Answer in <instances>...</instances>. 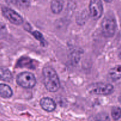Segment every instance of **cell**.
Returning a JSON list of instances; mask_svg holds the SVG:
<instances>
[{
    "instance_id": "1",
    "label": "cell",
    "mask_w": 121,
    "mask_h": 121,
    "mask_svg": "<svg viewBox=\"0 0 121 121\" xmlns=\"http://www.w3.org/2000/svg\"><path fill=\"white\" fill-rule=\"evenodd\" d=\"M43 77L45 87L50 92H56L60 88V81L53 68L45 67L43 69Z\"/></svg>"
},
{
    "instance_id": "2",
    "label": "cell",
    "mask_w": 121,
    "mask_h": 121,
    "mask_svg": "<svg viewBox=\"0 0 121 121\" xmlns=\"http://www.w3.org/2000/svg\"><path fill=\"white\" fill-rule=\"evenodd\" d=\"M90 93L99 95H108L113 91V86L110 84L97 82L91 84L87 88Z\"/></svg>"
},
{
    "instance_id": "3",
    "label": "cell",
    "mask_w": 121,
    "mask_h": 121,
    "mask_svg": "<svg viewBox=\"0 0 121 121\" xmlns=\"http://www.w3.org/2000/svg\"><path fill=\"white\" fill-rule=\"evenodd\" d=\"M102 32L106 38L113 36L116 32V23L115 18L112 16H106L102 22Z\"/></svg>"
},
{
    "instance_id": "4",
    "label": "cell",
    "mask_w": 121,
    "mask_h": 121,
    "mask_svg": "<svg viewBox=\"0 0 121 121\" xmlns=\"http://www.w3.org/2000/svg\"><path fill=\"white\" fill-rule=\"evenodd\" d=\"M17 82L21 87L25 88H33L36 83V80L33 74L29 72H23L18 75Z\"/></svg>"
},
{
    "instance_id": "5",
    "label": "cell",
    "mask_w": 121,
    "mask_h": 121,
    "mask_svg": "<svg viewBox=\"0 0 121 121\" xmlns=\"http://www.w3.org/2000/svg\"><path fill=\"white\" fill-rule=\"evenodd\" d=\"M90 14L93 19L97 20L100 18L103 8L101 0H90L89 5Z\"/></svg>"
},
{
    "instance_id": "6",
    "label": "cell",
    "mask_w": 121,
    "mask_h": 121,
    "mask_svg": "<svg viewBox=\"0 0 121 121\" xmlns=\"http://www.w3.org/2000/svg\"><path fill=\"white\" fill-rule=\"evenodd\" d=\"M2 12L3 16L13 24L20 25L23 23V19L22 16L12 9L4 7L2 9Z\"/></svg>"
},
{
    "instance_id": "7",
    "label": "cell",
    "mask_w": 121,
    "mask_h": 121,
    "mask_svg": "<svg viewBox=\"0 0 121 121\" xmlns=\"http://www.w3.org/2000/svg\"><path fill=\"white\" fill-rule=\"evenodd\" d=\"M40 104L43 110L49 112L53 111L56 108L55 103L49 97H44L40 101Z\"/></svg>"
},
{
    "instance_id": "8",
    "label": "cell",
    "mask_w": 121,
    "mask_h": 121,
    "mask_svg": "<svg viewBox=\"0 0 121 121\" xmlns=\"http://www.w3.org/2000/svg\"><path fill=\"white\" fill-rule=\"evenodd\" d=\"M17 67H26V68L35 69V65L33 64V60L28 57H22L17 62Z\"/></svg>"
},
{
    "instance_id": "9",
    "label": "cell",
    "mask_w": 121,
    "mask_h": 121,
    "mask_svg": "<svg viewBox=\"0 0 121 121\" xmlns=\"http://www.w3.org/2000/svg\"><path fill=\"white\" fill-rule=\"evenodd\" d=\"M13 90L11 87L5 84H0V96L8 99L13 96Z\"/></svg>"
},
{
    "instance_id": "10",
    "label": "cell",
    "mask_w": 121,
    "mask_h": 121,
    "mask_svg": "<svg viewBox=\"0 0 121 121\" xmlns=\"http://www.w3.org/2000/svg\"><path fill=\"white\" fill-rule=\"evenodd\" d=\"M109 77L112 81H116L121 78V65H117L110 69Z\"/></svg>"
},
{
    "instance_id": "11",
    "label": "cell",
    "mask_w": 121,
    "mask_h": 121,
    "mask_svg": "<svg viewBox=\"0 0 121 121\" xmlns=\"http://www.w3.org/2000/svg\"><path fill=\"white\" fill-rule=\"evenodd\" d=\"M13 78V75L11 71L4 67H0V80L9 82Z\"/></svg>"
},
{
    "instance_id": "12",
    "label": "cell",
    "mask_w": 121,
    "mask_h": 121,
    "mask_svg": "<svg viewBox=\"0 0 121 121\" xmlns=\"http://www.w3.org/2000/svg\"><path fill=\"white\" fill-rule=\"evenodd\" d=\"M51 10L55 14H59L62 11L63 4L59 0H53L51 4Z\"/></svg>"
},
{
    "instance_id": "13",
    "label": "cell",
    "mask_w": 121,
    "mask_h": 121,
    "mask_svg": "<svg viewBox=\"0 0 121 121\" xmlns=\"http://www.w3.org/2000/svg\"><path fill=\"white\" fill-rule=\"evenodd\" d=\"M112 116L114 120H118L121 117V109L119 107H114L112 110Z\"/></svg>"
},
{
    "instance_id": "14",
    "label": "cell",
    "mask_w": 121,
    "mask_h": 121,
    "mask_svg": "<svg viewBox=\"0 0 121 121\" xmlns=\"http://www.w3.org/2000/svg\"><path fill=\"white\" fill-rule=\"evenodd\" d=\"M94 121H110V119L106 113H100L95 116Z\"/></svg>"
},
{
    "instance_id": "15",
    "label": "cell",
    "mask_w": 121,
    "mask_h": 121,
    "mask_svg": "<svg viewBox=\"0 0 121 121\" xmlns=\"http://www.w3.org/2000/svg\"><path fill=\"white\" fill-rule=\"evenodd\" d=\"M32 35H33V36L36 38V39H38L39 41H40L41 45H42L43 46H45L46 45V41H45V39L43 37V35L38 31H35V32H32Z\"/></svg>"
},
{
    "instance_id": "16",
    "label": "cell",
    "mask_w": 121,
    "mask_h": 121,
    "mask_svg": "<svg viewBox=\"0 0 121 121\" xmlns=\"http://www.w3.org/2000/svg\"><path fill=\"white\" fill-rule=\"evenodd\" d=\"M16 2L21 9H27L30 5V0H16Z\"/></svg>"
},
{
    "instance_id": "17",
    "label": "cell",
    "mask_w": 121,
    "mask_h": 121,
    "mask_svg": "<svg viewBox=\"0 0 121 121\" xmlns=\"http://www.w3.org/2000/svg\"><path fill=\"white\" fill-rule=\"evenodd\" d=\"M7 29L5 24L0 22V39H3L5 38L7 35Z\"/></svg>"
},
{
    "instance_id": "18",
    "label": "cell",
    "mask_w": 121,
    "mask_h": 121,
    "mask_svg": "<svg viewBox=\"0 0 121 121\" xmlns=\"http://www.w3.org/2000/svg\"><path fill=\"white\" fill-rule=\"evenodd\" d=\"M118 56L121 59V48L119 49V50L118 51Z\"/></svg>"
},
{
    "instance_id": "19",
    "label": "cell",
    "mask_w": 121,
    "mask_h": 121,
    "mask_svg": "<svg viewBox=\"0 0 121 121\" xmlns=\"http://www.w3.org/2000/svg\"><path fill=\"white\" fill-rule=\"evenodd\" d=\"M106 2H107V3H110V2H112V0H104Z\"/></svg>"
},
{
    "instance_id": "20",
    "label": "cell",
    "mask_w": 121,
    "mask_h": 121,
    "mask_svg": "<svg viewBox=\"0 0 121 121\" xmlns=\"http://www.w3.org/2000/svg\"><path fill=\"white\" fill-rule=\"evenodd\" d=\"M119 102H121V95H120L119 97Z\"/></svg>"
}]
</instances>
